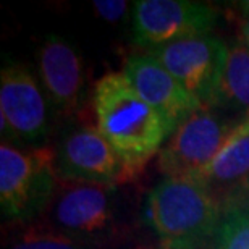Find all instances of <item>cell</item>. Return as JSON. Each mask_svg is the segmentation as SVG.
<instances>
[{
    "label": "cell",
    "instance_id": "cell-1",
    "mask_svg": "<svg viewBox=\"0 0 249 249\" xmlns=\"http://www.w3.org/2000/svg\"><path fill=\"white\" fill-rule=\"evenodd\" d=\"M91 99L99 131L122 162L123 183L136 180L159 156L172 129L134 91L123 71L104 74L94 84Z\"/></svg>",
    "mask_w": 249,
    "mask_h": 249
},
{
    "label": "cell",
    "instance_id": "cell-2",
    "mask_svg": "<svg viewBox=\"0 0 249 249\" xmlns=\"http://www.w3.org/2000/svg\"><path fill=\"white\" fill-rule=\"evenodd\" d=\"M142 217L165 249H201L225 217L223 204L197 177H165L147 193Z\"/></svg>",
    "mask_w": 249,
    "mask_h": 249
},
{
    "label": "cell",
    "instance_id": "cell-3",
    "mask_svg": "<svg viewBox=\"0 0 249 249\" xmlns=\"http://www.w3.org/2000/svg\"><path fill=\"white\" fill-rule=\"evenodd\" d=\"M57 149L52 146H0V207L5 218L29 222L41 213L57 189Z\"/></svg>",
    "mask_w": 249,
    "mask_h": 249
},
{
    "label": "cell",
    "instance_id": "cell-4",
    "mask_svg": "<svg viewBox=\"0 0 249 249\" xmlns=\"http://www.w3.org/2000/svg\"><path fill=\"white\" fill-rule=\"evenodd\" d=\"M52 108L41 81L26 65H5L0 71L2 142L17 147L46 146L52 133Z\"/></svg>",
    "mask_w": 249,
    "mask_h": 249
},
{
    "label": "cell",
    "instance_id": "cell-5",
    "mask_svg": "<svg viewBox=\"0 0 249 249\" xmlns=\"http://www.w3.org/2000/svg\"><path fill=\"white\" fill-rule=\"evenodd\" d=\"M240 122L223 117L211 107L189 113L159 152V172L165 177L199 175L225 151Z\"/></svg>",
    "mask_w": 249,
    "mask_h": 249
},
{
    "label": "cell",
    "instance_id": "cell-6",
    "mask_svg": "<svg viewBox=\"0 0 249 249\" xmlns=\"http://www.w3.org/2000/svg\"><path fill=\"white\" fill-rule=\"evenodd\" d=\"M131 10L133 42L144 52L209 34L218 19L215 8L191 0H138Z\"/></svg>",
    "mask_w": 249,
    "mask_h": 249
},
{
    "label": "cell",
    "instance_id": "cell-7",
    "mask_svg": "<svg viewBox=\"0 0 249 249\" xmlns=\"http://www.w3.org/2000/svg\"><path fill=\"white\" fill-rule=\"evenodd\" d=\"M191 96L211 107L218 79L228 57V44L212 34H202L149 51Z\"/></svg>",
    "mask_w": 249,
    "mask_h": 249
},
{
    "label": "cell",
    "instance_id": "cell-8",
    "mask_svg": "<svg viewBox=\"0 0 249 249\" xmlns=\"http://www.w3.org/2000/svg\"><path fill=\"white\" fill-rule=\"evenodd\" d=\"M55 167L58 180L68 183H123L120 159L97 126H79L65 134L57 147Z\"/></svg>",
    "mask_w": 249,
    "mask_h": 249
},
{
    "label": "cell",
    "instance_id": "cell-9",
    "mask_svg": "<svg viewBox=\"0 0 249 249\" xmlns=\"http://www.w3.org/2000/svg\"><path fill=\"white\" fill-rule=\"evenodd\" d=\"M122 71L134 91L160 113L172 133L189 113L204 107L149 52L131 53Z\"/></svg>",
    "mask_w": 249,
    "mask_h": 249
},
{
    "label": "cell",
    "instance_id": "cell-10",
    "mask_svg": "<svg viewBox=\"0 0 249 249\" xmlns=\"http://www.w3.org/2000/svg\"><path fill=\"white\" fill-rule=\"evenodd\" d=\"M37 74L57 112L70 117L81 110L86 71L81 55L71 44L57 34L44 39L37 51Z\"/></svg>",
    "mask_w": 249,
    "mask_h": 249
},
{
    "label": "cell",
    "instance_id": "cell-11",
    "mask_svg": "<svg viewBox=\"0 0 249 249\" xmlns=\"http://www.w3.org/2000/svg\"><path fill=\"white\" fill-rule=\"evenodd\" d=\"M113 193L115 186L71 183L53 206L58 230L78 240L106 231L113 220Z\"/></svg>",
    "mask_w": 249,
    "mask_h": 249
},
{
    "label": "cell",
    "instance_id": "cell-12",
    "mask_svg": "<svg viewBox=\"0 0 249 249\" xmlns=\"http://www.w3.org/2000/svg\"><path fill=\"white\" fill-rule=\"evenodd\" d=\"M211 108L241 113L249 112V51L241 41L228 44V57L218 79Z\"/></svg>",
    "mask_w": 249,
    "mask_h": 249
},
{
    "label": "cell",
    "instance_id": "cell-13",
    "mask_svg": "<svg viewBox=\"0 0 249 249\" xmlns=\"http://www.w3.org/2000/svg\"><path fill=\"white\" fill-rule=\"evenodd\" d=\"M196 177L206 181L218 199L220 193L246 183L249 180V136L230 144L213 163Z\"/></svg>",
    "mask_w": 249,
    "mask_h": 249
},
{
    "label": "cell",
    "instance_id": "cell-14",
    "mask_svg": "<svg viewBox=\"0 0 249 249\" xmlns=\"http://www.w3.org/2000/svg\"><path fill=\"white\" fill-rule=\"evenodd\" d=\"M212 249H249V206L228 211L213 236Z\"/></svg>",
    "mask_w": 249,
    "mask_h": 249
},
{
    "label": "cell",
    "instance_id": "cell-15",
    "mask_svg": "<svg viewBox=\"0 0 249 249\" xmlns=\"http://www.w3.org/2000/svg\"><path fill=\"white\" fill-rule=\"evenodd\" d=\"M10 249H84V245L58 228L37 225L24 230Z\"/></svg>",
    "mask_w": 249,
    "mask_h": 249
},
{
    "label": "cell",
    "instance_id": "cell-16",
    "mask_svg": "<svg viewBox=\"0 0 249 249\" xmlns=\"http://www.w3.org/2000/svg\"><path fill=\"white\" fill-rule=\"evenodd\" d=\"M92 8L106 21L118 23L128 17L129 3L124 0H94Z\"/></svg>",
    "mask_w": 249,
    "mask_h": 249
},
{
    "label": "cell",
    "instance_id": "cell-17",
    "mask_svg": "<svg viewBox=\"0 0 249 249\" xmlns=\"http://www.w3.org/2000/svg\"><path fill=\"white\" fill-rule=\"evenodd\" d=\"M249 136V112H248V115L246 117H243L241 118V122L240 124L235 128V131H233L231 134V138H230V141H228V146L230 144H233L235 141H238V139H241V138H246ZM227 146V147H228Z\"/></svg>",
    "mask_w": 249,
    "mask_h": 249
},
{
    "label": "cell",
    "instance_id": "cell-18",
    "mask_svg": "<svg viewBox=\"0 0 249 249\" xmlns=\"http://www.w3.org/2000/svg\"><path fill=\"white\" fill-rule=\"evenodd\" d=\"M241 42L245 44V47L249 51V17H246L245 23L241 28Z\"/></svg>",
    "mask_w": 249,
    "mask_h": 249
},
{
    "label": "cell",
    "instance_id": "cell-19",
    "mask_svg": "<svg viewBox=\"0 0 249 249\" xmlns=\"http://www.w3.org/2000/svg\"><path fill=\"white\" fill-rule=\"evenodd\" d=\"M238 7L241 8V12L249 17V0H241V2H238Z\"/></svg>",
    "mask_w": 249,
    "mask_h": 249
},
{
    "label": "cell",
    "instance_id": "cell-20",
    "mask_svg": "<svg viewBox=\"0 0 249 249\" xmlns=\"http://www.w3.org/2000/svg\"><path fill=\"white\" fill-rule=\"evenodd\" d=\"M136 249H165V248H162V246H157V248H154V246H141V248H136Z\"/></svg>",
    "mask_w": 249,
    "mask_h": 249
}]
</instances>
